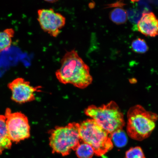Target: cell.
Listing matches in <instances>:
<instances>
[{"label":"cell","instance_id":"obj_10","mask_svg":"<svg viewBox=\"0 0 158 158\" xmlns=\"http://www.w3.org/2000/svg\"><path fill=\"white\" fill-rule=\"evenodd\" d=\"M12 141L6 125L5 116L0 115V155L5 150L10 149Z\"/></svg>","mask_w":158,"mask_h":158},{"label":"cell","instance_id":"obj_12","mask_svg":"<svg viewBox=\"0 0 158 158\" xmlns=\"http://www.w3.org/2000/svg\"><path fill=\"white\" fill-rule=\"evenodd\" d=\"M75 151L78 158H92L95 154L93 148L82 141L79 143Z\"/></svg>","mask_w":158,"mask_h":158},{"label":"cell","instance_id":"obj_18","mask_svg":"<svg viewBox=\"0 0 158 158\" xmlns=\"http://www.w3.org/2000/svg\"><path fill=\"white\" fill-rule=\"evenodd\" d=\"M47 2H48L49 3H51V2H52V3H53L54 2H56V1H46Z\"/></svg>","mask_w":158,"mask_h":158},{"label":"cell","instance_id":"obj_16","mask_svg":"<svg viewBox=\"0 0 158 158\" xmlns=\"http://www.w3.org/2000/svg\"><path fill=\"white\" fill-rule=\"evenodd\" d=\"M125 158H145L142 148L139 147H133L126 152Z\"/></svg>","mask_w":158,"mask_h":158},{"label":"cell","instance_id":"obj_2","mask_svg":"<svg viewBox=\"0 0 158 158\" xmlns=\"http://www.w3.org/2000/svg\"><path fill=\"white\" fill-rule=\"evenodd\" d=\"M127 118L128 135L132 139L141 141L149 137L155 129L158 116L137 105L129 109Z\"/></svg>","mask_w":158,"mask_h":158},{"label":"cell","instance_id":"obj_1","mask_svg":"<svg viewBox=\"0 0 158 158\" xmlns=\"http://www.w3.org/2000/svg\"><path fill=\"white\" fill-rule=\"evenodd\" d=\"M55 75L61 83L72 84L80 89L87 87L93 81L89 67L74 49L65 53Z\"/></svg>","mask_w":158,"mask_h":158},{"label":"cell","instance_id":"obj_13","mask_svg":"<svg viewBox=\"0 0 158 158\" xmlns=\"http://www.w3.org/2000/svg\"><path fill=\"white\" fill-rule=\"evenodd\" d=\"M110 19L116 24H123L127 19V13L121 8H116L112 10L110 15Z\"/></svg>","mask_w":158,"mask_h":158},{"label":"cell","instance_id":"obj_14","mask_svg":"<svg viewBox=\"0 0 158 158\" xmlns=\"http://www.w3.org/2000/svg\"><path fill=\"white\" fill-rule=\"evenodd\" d=\"M112 143L116 147L122 148L124 147L127 143V138L123 130H118L111 135Z\"/></svg>","mask_w":158,"mask_h":158},{"label":"cell","instance_id":"obj_6","mask_svg":"<svg viewBox=\"0 0 158 158\" xmlns=\"http://www.w3.org/2000/svg\"><path fill=\"white\" fill-rule=\"evenodd\" d=\"M5 116L8 133L12 142L19 143L30 137V126L28 118L24 114L12 112L7 108Z\"/></svg>","mask_w":158,"mask_h":158},{"label":"cell","instance_id":"obj_19","mask_svg":"<svg viewBox=\"0 0 158 158\" xmlns=\"http://www.w3.org/2000/svg\"><path fill=\"white\" fill-rule=\"evenodd\" d=\"M102 158H108L107 157H106V156L105 155L102 156Z\"/></svg>","mask_w":158,"mask_h":158},{"label":"cell","instance_id":"obj_3","mask_svg":"<svg viewBox=\"0 0 158 158\" xmlns=\"http://www.w3.org/2000/svg\"><path fill=\"white\" fill-rule=\"evenodd\" d=\"M85 113L110 135L123 130L125 126L123 114L114 101L98 107L89 106L85 110Z\"/></svg>","mask_w":158,"mask_h":158},{"label":"cell","instance_id":"obj_17","mask_svg":"<svg viewBox=\"0 0 158 158\" xmlns=\"http://www.w3.org/2000/svg\"><path fill=\"white\" fill-rule=\"evenodd\" d=\"M142 14L135 9H132L128 11L127 13V17L132 22L137 23L142 17Z\"/></svg>","mask_w":158,"mask_h":158},{"label":"cell","instance_id":"obj_9","mask_svg":"<svg viewBox=\"0 0 158 158\" xmlns=\"http://www.w3.org/2000/svg\"><path fill=\"white\" fill-rule=\"evenodd\" d=\"M138 31L147 36L158 35V19L153 12L144 13L137 25Z\"/></svg>","mask_w":158,"mask_h":158},{"label":"cell","instance_id":"obj_7","mask_svg":"<svg viewBox=\"0 0 158 158\" xmlns=\"http://www.w3.org/2000/svg\"><path fill=\"white\" fill-rule=\"evenodd\" d=\"M37 16L41 29L53 37L58 36L66 24V19L64 16L52 8L39 9Z\"/></svg>","mask_w":158,"mask_h":158},{"label":"cell","instance_id":"obj_15","mask_svg":"<svg viewBox=\"0 0 158 158\" xmlns=\"http://www.w3.org/2000/svg\"><path fill=\"white\" fill-rule=\"evenodd\" d=\"M131 48L134 52L143 54L147 52L149 48L145 41L143 39L138 38L133 41Z\"/></svg>","mask_w":158,"mask_h":158},{"label":"cell","instance_id":"obj_8","mask_svg":"<svg viewBox=\"0 0 158 158\" xmlns=\"http://www.w3.org/2000/svg\"><path fill=\"white\" fill-rule=\"evenodd\" d=\"M12 92L11 99L23 104L35 100V92H40V86H31L30 82L22 78H16L8 85Z\"/></svg>","mask_w":158,"mask_h":158},{"label":"cell","instance_id":"obj_11","mask_svg":"<svg viewBox=\"0 0 158 158\" xmlns=\"http://www.w3.org/2000/svg\"><path fill=\"white\" fill-rule=\"evenodd\" d=\"M15 31L12 29L0 31V52L8 49L12 44Z\"/></svg>","mask_w":158,"mask_h":158},{"label":"cell","instance_id":"obj_4","mask_svg":"<svg viewBox=\"0 0 158 158\" xmlns=\"http://www.w3.org/2000/svg\"><path fill=\"white\" fill-rule=\"evenodd\" d=\"M79 133L81 141L91 146L99 156L105 155L113 148L111 135L92 118L80 124Z\"/></svg>","mask_w":158,"mask_h":158},{"label":"cell","instance_id":"obj_5","mask_svg":"<svg viewBox=\"0 0 158 158\" xmlns=\"http://www.w3.org/2000/svg\"><path fill=\"white\" fill-rule=\"evenodd\" d=\"M80 124L69 123L64 127H56L50 131L49 145L53 153L67 156L76 149L81 143Z\"/></svg>","mask_w":158,"mask_h":158}]
</instances>
